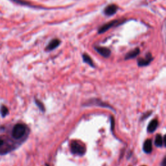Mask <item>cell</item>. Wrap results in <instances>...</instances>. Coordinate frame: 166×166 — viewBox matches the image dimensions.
Returning <instances> with one entry per match:
<instances>
[{
    "label": "cell",
    "mask_w": 166,
    "mask_h": 166,
    "mask_svg": "<svg viewBox=\"0 0 166 166\" xmlns=\"http://www.w3.org/2000/svg\"><path fill=\"white\" fill-rule=\"evenodd\" d=\"M26 132V126L22 124L15 125L12 131V136L15 140H18L24 136Z\"/></svg>",
    "instance_id": "6da1fadb"
},
{
    "label": "cell",
    "mask_w": 166,
    "mask_h": 166,
    "mask_svg": "<svg viewBox=\"0 0 166 166\" xmlns=\"http://www.w3.org/2000/svg\"><path fill=\"white\" fill-rule=\"evenodd\" d=\"M125 21V20H113L112 21H110V22L103 25V26H101L98 30V33L99 34L103 33L106 31H108L109 29H111L112 28H113V27L118 26L122 24H124Z\"/></svg>",
    "instance_id": "7a4b0ae2"
},
{
    "label": "cell",
    "mask_w": 166,
    "mask_h": 166,
    "mask_svg": "<svg viewBox=\"0 0 166 166\" xmlns=\"http://www.w3.org/2000/svg\"><path fill=\"white\" fill-rule=\"evenodd\" d=\"M71 151L73 154L83 156L86 153V149L82 144L77 142H73L71 144Z\"/></svg>",
    "instance_id": "3957f363"
},
{
    "label": "cell",
    "mask_w": 166,
    "mask_h": 166,
    "mask_svg": "<svg viewBox=\"0 0 166 166\" xmlns=\"http://www.w3.org/2000/svg\"><path fill=\"white\" fill-rule=\"evenodd\" d=\"M118 7L116 5L112 4L109 5L104 9V14L106 16H108V17H110V16L114 15L116 13Z\"/></svg>",
    "instance_id": "277c9868"
},
{
    "label": "cell",
    "mask_w": 166,
    "mask_h": 166,
    "mask_svg": "<svg viewBox=\"0 0 166 166\" xmlns=\"http://www.w3.org/2000/svg\"><path fill=\"white\" fill-rule=\"evenodd\" d=\"M95 50H96L98 53L105 58H108L110 56L111 51L109 48L104 47H100V46H96L95 47Z\"/></svg>",
    "instance_id": "5b68a950"
},
{
    "label": "cell",
    "mask_w": 166,
    "mask_h": 166,
    "mask_svg": "<svg viewBox=\"0 0 166 166\" xmlns=\"http://www.w3.org/2000/svg\"><path fill=\"white\" fill-rule=\"evenodd\" d=\"M153 60L152 55L151 53H148L146 55V58H140L138 61V64L139 66H146L149 65L150 62Z\"/></svg>",
    "instance_id": "8992f818"
},
{
    "label": "cell",
    "mask_w": 166,
    "mask_h": 166,
    "mask_svg": "<svg viewBox=\"0 0 166 166\" xmlns=\"http://www.w3.org/2000/svg\"><path fill=\"white\" fill-rule=\"evenodd\" d=\"M61 44V40H58L57 39H53L52 40L50 41V42L48 44L47 46L46 50L47 51H52L53 50L56 49V48L60 45Z\"/></svg>",
    "instance_id": "52a82bcc"
},
{
    "label": "cell",
    "mask_w": 166,
    "mask_h": 166,
    "mask_svg": "<svg viewBox=\"0 0 166 166\" xmlns=\"http://www.w3.org/2000/svg\"><path fill=\"white\" fill-rule=\"evenodd\" d=\"M140 49H139V48H136V49L133 50L127 53L125 56V59L128 60V59H131V58H135L136 57H137L139 54H140Z\"/></svg>",
    "instance_id": "ba28073f"
},
{
    "label": "cell",
    "mask_w": 166,
    "mask_h": 166,
    "mask_svg": "<svg viewBox=\"0 0 166 166\" xmlns=\"http://www.w3.org/2000/svg\"><path fill=\"white\" fill-rule=\"evenodd\" d=\"M152 142L151 140H147L143 144V151L146 153H150L152 151Z\"/></svg>",
    "instance_id": "9c48e42d"
},
{
    "label": "cell",
    "mask_w": 166,
    "mask_h": 166,
    "mask_svg": "<svg viewBox=\"0 0 166 166\" xmlns=\"http://www.w3.org/2000/svg\"><path fill=\"white\" fill-rule=\"evenodd\" d=\"M158 125V123L157 120H153L148 125V127H147L148 132H153L157 128Z\"/></svg>",
    "instance_id": "30bf717a"
},
{
    "label": "cell",
    "mask_w": 166,
    "mask_h": 166,
    "mask_svg": "<svg viewBox=\"0 0 166 166\" xmlns=\"http://www.w3.org/2000/svg\"><path fill=\"white\" fill-rule=\"evenodd\" d=\"M83 59L85 63L88 64L90 66L94 67V64L92 59L88 54H87V53H84V54L83 55Z\"/></svg>",
    "instance_id": "8fae6325"
},
{
    "label": "cell",
    "mask_w": 166,
    "mask_h": 166,
    "mask_svg": "<svg viewBox=\"0 0 166 166\" xmlns=\"http://www.w3.org/2000/svg\"><path fill=\"white\" fill-rule=\"evenodd\" d=\"M12 2L16 3H18V4H20V5H27V6H29V7H35L33 6V5H32L30 2H28L25 1V0H11Z\"/></svg>",
    "instance_id": "7c38bea8"
},
{
    "label": "cell",
    "mask_w": 166,
    "mask_h": 166,
    "mask_svg": "<svg viewBox=\"0 0 166 166\" xmlns=\"http://www.w3.org/2000/svg\"><path fill=\"white\" fill-rule=\"evenodd\" d=\"M163 144V139L161 135H158L155 139V145L157 147H161Z\"/></svg>",
    "instance_id": "4fadbf2b"
},
{
    "label": "cell",
    "mask_w": 166,
    "mask_h": 166,
    "mask_svg": "<svg viewBox=\"0 0 166 166\" xmlns=\"http://www.w3.org/2000/svg\"><path fill=\"white\" fill-rule=\"evenodd\" d=\"M0 113L2 114V117H5L6 116L8 113H9V109L7 108L6 106L3 105L1 106V109H0Z\"/></svg>",
    "instance_id": "5bb4252c"
},
{
    "label": "cell",
    "mask_w": 166,
    "mask_h": 166,
    "mask_svg": "<svg viewBox=\"0 0 166 166\" xmlns=\"http://www.w3.org/2000/svg\"><path fill=\"white\" fill-rule=\"evenodd\" d=\"M35 103L36 105L38 106V107L39 108V109L42 111V112H44L45 111V107L44 105H43V103L41 102L40 101L35 99Z\"/></svg>",
    "instance_id": "9a60e30c"
},
{
    "label": "cell",
    "mask_w": 166,
    "mask_h": 166,
    "mask_svg": "<svg viewBox=\"0 0 166 166\" xmlns=\"http://www.w3.org/2000/svg\"><path fill=\"white\" fill-rule=\"evenodd\" d=\"M114 119L112 118V117H111V128H112V130H113V128L114 127Z\"/></svg>",
    "instance_id": "2e32d148"
},
{
    "label": "cell",
    "mask_w": 166,
    "mask_h": 166,
    "mask_svg": "<svg viewBox=\"0 0 166 166\" xmlns=\"http://www.w3.org/2000/svg\"><path fill=\"white\" fill-rule=\"evenodd\" d=\"M162 166H166V158H164V160H163L162 164Z\"/></svg>",
    "instance_id": "e0dca14e"
},
{
    "label": "cell",
    "mask_w": 166,
    "mask_h": 166,
    "mask_svg": "<svg viewBox=\"0 0 166 166\" xmlns=\"http://www.w3.org/2000/svg\"><path fill=\"white\" fill-rule=\"evenodd\" d=\"M4 143V141L2 140V139H0V147H1Z\"/></svg>",
    "instance_id": "ac0fdd59"
},
{
    "label": "cell",
    "mask_w": 166,
    "mask_h": 166,
    "mask_svg": "<svg viewBox=\"0 0 166 166\" xmlns=\"http://www.w3.org/2000/svg\"><path fill=\"white\" fill-rule=\"evenodd\" d=\"M164 142L165 143V146H166V135L164 136Z\"/></svg>",
    "instance_id": "d6986e66"
},
{
    "label": "cell",
    "mask_w": 166,
    "mask_h": 166,
    "mask_svg": "<svg viewBox=\"0 0 166 166\" xmlns=\"http://www.w3.org/2000/svg\"><path fill=\"white\" fill-rule=\"evenodd\" d=\"M143 166H145V165H143Z\"/></svg>",
    "instance_id": "ffe728a7"
}]
</instances>
